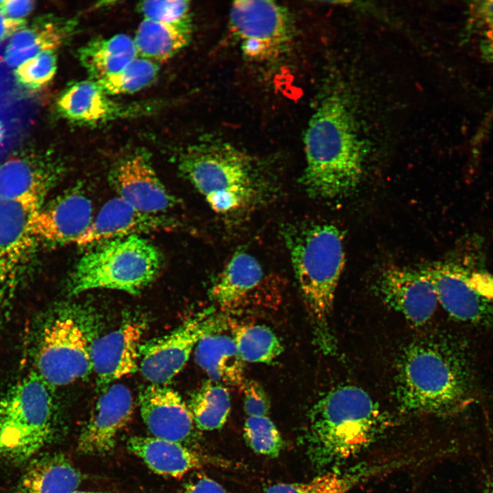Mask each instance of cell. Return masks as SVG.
<instances>
[{
  "label": "cell",
  "instance_id": "1",
  "mask_svg": "<svg viewBox=\"0 0 493 493\" xmlns=\"http://www.w3.org/2000/svg\"><path fill=\"white\" fill-rule=\"evenodd\" d=\"M471 350L465 340L437 336L414 342L398 360L395 397L406 413H440L462 405L475 386Z\"/></svg>",
  "mask_w": 493,
  "mask_h": 493
},
{
  "label": "cell",
  "instance_id": "2",
  "mask_svg": "<svg viewBox=\"0 0 493 493\" xmlns=\"http://www.w3.org/2000/svg\"><path fill=\"white\" fill-rule=\"evenodd\" d=\"M304 145L306 163L301 182L311 197L336 199L359 185L366 148L340 99L328 98L320 105L309 123Z\"/></svg>",
  "mask_w": 493,
  "mask_h": 493
},
{
  "label": "cell",
  "instance_id": "3",
  "mask_svg": "<svg viewBox=\"0 0 493 493\" xmlns=\"http://www.w3.org/2000/svg\"><path fill=\"white\" fill-rule=\"evenodd\" d=\"M387 418L363 389L346 385L325 394L311 409L303 444L318 469L360 453L383 432Z\"/></svg>",
  "mask_w": 493,
  "mask_h": 493
},
{
  "label": "cell",
  "instance_id": "4",
  "mask_svg": "<svg viewBox=\"0 0 493 493\" xmlns=\"http://www.w3.org/2000/svg\"><path fill=\"white\" fill-rule=\"evenodd\" d=\"M283 236L309 315L316 343L324 352L336 349L329 319L344 263L339 229L327 223L289 225Z\"/></svg>",
  "mask_w": 493,
  "mask_h": 493
},
{
  "label": "cell",
  "instance_id": "5",
  "mask_svg": "<svg viewBox=\"0 0 493 493\" xmlns=\"http://www.w3.org/2000/svg\"><path fill=\"white\" fill-rule=\"evenodd\" d=\"M178 169L210 207L222 214L263 202L273 186L257 162L227 142L192 145L179 157Z\"/></svg>",
  "mask_w": 493,
  "mask_h": 493
},
{
  "label": "cell",
  "instance_id": "6",
  "mask_svg": "<svg viewBox=\"0 0 493 493\" xmlns=\"http://www.w3.org/2000/svg\"><path fill=\"white\" fill-rule=\"evenodd\" d=\"M102 327L100 314L88 303L55 305L40 327L35 371L54 388L87 378L93 372L92 346Z\"/></svg>",
  "mask_w": 493,
  "mask_h": 493
},
{
  "label": "cell",
  "instance_id": "7",
  "mask_svg": "<svg viewBox=\"0 0 493 493\" xmlns=\"http://www.w3.org/2000/svg\"><path fill=\"white\" fill-rule=\"evenodd\" d=\"M164 258L141 236L119 238L94 245L77 262L67 282L68 294L95 289L138 294L158 276Z\"/></svg>",
  "mask_w": 493,
  "mask_h": 493
},
{
  "label": "cell",
  "instance_id": "8",
  "mask_svg": "<svg viewBox=\"0 0 493 493\" xmlns=\"http://www.w3.org/2000/svg\"><path fill=\"white\" fill-rule=\"evenodd\" d=\"M53 388L34 371L0 398L1 457L23 462L49 442L55 426Z\"/></svg>",
  "mask_w": 493,
  "mask_h": 493
},
{
  "label": "cell",
  "instance_id": "9",
  "mask_svg": "<svg viewBox=\"0 0 493 493\" xmlns=\"http://www.w3.org/2000/svg\"><path fill=\"white\" fill-rule=\"evenodd\" d=\"M40 207L0 197V325L11 309L38 245L32 223Z\"/></svg>",
  "mask_w": 493,
  "mask_h": 493
},
{
  "label": "cell",
  "instance_id": "10",
  "mask_svg": "<svg viewBox=\"0 0 493 493\" xmlns=\"http://www.w3.org/2000/svg\"><path fill=\"white\" fill-rule=\"evenodd\" d=\"M225 318L214 307L198 312L171 332L141 344L139 369L150 384L167 385L185 366L199 340L219 333Z\"/></svg>",
  "mask_w": 493,
  "mask_h": 493
},
{
  "label": "cell",
  "instance_id": "11",
  "mask_svg": "<svg viewBox=\"0 0 493 493\" xmlns=\"http://www.w3.org/2000/svg\"><path fill=\"white\" fill-rule=\"evenodd\" d=\"M230 27L248 58L265 60L277 57L293 34L289 11L272 1H236L230 9Z\"/></svg>",
  "mask_w": 493,
  "mask_h": 493
},
{
  "label": "cell",
  "instance_id": "12",
  "mask_svg": "<svg viewBox=\"0 0 493 493\" xmlns=\"http://www.w3.org/2000/svg\"><path fill=\"white\" fill-rule=\"evenodd\" d=\"M438 303L455 319L472 325H493V278L453 262L427 268Z\"/></svg>",
  "mask_w": 493,
  "mask_h": 493
},
{
  "label": "cell",
  "instance_id": "13",
  "mask_svg": "<svg viewBox=\"0 0 493 493\" xmlns=\"http://www.w3.org/2000/svg\"><path fill=\"white\" fill-rule=\"evenodd\" d=\"M110 180L118 197L141 212L163 215L177 205L145 153L121 159L111 169Z\"/></svg>",
  "mask_w": 493,
  "mask_h": 493
},
{
  "label": "cell",
  "instance_id": "14",
  "mask_svg": "<svg viewBox=\"0 0 493 493\" xmlns=\"http://www.w3.org/2000/svg\"><path fill=\"white\" fill-rule=\"evenodd\" d=\"M145 328L142 319L129 318L114 330L95 339L91 358L99 392H103L119 379L138 370L139 349Z\"/></svg>",
  "mask_w": 493,
  "mask_h": 493
},
{
  "label": "cell",
  "instance_id": "15",
  "mask_svg": "<svg viewBox=\"0 0 493 493\" xmlns=\"http://www.w3.org/2000/svg\"><path fill=\"white\" fill-rule=\"evenodd\" d=\"M377 290L388 307L416 326L427 323L438 303L435 286L427 269L389 268L381 275Z\"/></svg>",
  "mask_w": 493,
  "mask_h": 493
},
{
  "label": "cell",
  "instance_id": "16",
  "mask_svg": "<svg viewBox=\"0 0 493 493\" xmlns=\"http://www.w3.org/2000/svg\"><path fill=\"white\" fill-rule=\"evenodd\" d=\"M134 398L129 388L114 383L101 392L88 422L77 441V449L85 454L102 455L114 447L118 438L131 418Z\"/></svg>",
  "mask_w": 493,
  "mask_h": 493
},
{
  "label": "cell",
  "instance_id": "17",
  "mask_svg": "<svg viewBox=\"0 0 493 493\" xmlns=\"http://www.w3.org/2000/svg\"><path fill=\"white\" fill-rule=\"evenodd\" d=\"M91 200L81 191L68 192L40 207L33 219L32 231L38 243L49 246L75 243L93 219Z\"/></svg>",
  "mask_w": 493,
  "mask_h": 493
},
{
  "label": "cell",
  "instance_id": "18",
  "mask_svg": "<svg viewBox=\"0 0 493 493\" xmlns=\"http://www.w3.org/2000/svg\"><path fill=\"white\" fill-rule=\"evenodd\" d=\"M138 405L152 436L182 444L192 436L195 425L189 407L180 394L167 385L143 387L138 394Z\"/></svg>",
  "mask_w": 493,
  "mask_h": 493
},
{
  "label": "cell",
  "instance_id": "19",
  "mask_svg": "<svg viewBox=\"0 0 493 493\" xmlns=\"http://www.w3.org/2000/svg\"><path fill=\"white\" fill-rule=\"evenodd\" d=\"M176 225L175 221L164 215L141 212L118 197L103 205L75 244L94 246L116 238L170 229Z\"/></svg>",
  "mask_w": 493,
  "mask_h": 493
},
{
  "label": "cell",
  "instance_id": "20",
  "mask_svg": "<svg viewBox=\"0 0 493 493\" xmlns=\"http://www.w3.org/2000/svg\"><path fill=\"white\" fill-rule=\"evenodd\" d=\"M58 175L54 164L42 157L27 152L14 154L0 164V197L41 207Z\"/></svg>",
  "mask_w": 493,
  "mask_h": 493
},
{
  "label": "cell",
  "instance_id": "21",
  "mask_svg": "<svg viewBox=\"0 0 493 493\" xmlns=\"http://www.w3.org/2000/svg\"><path fill=\"white\" fill-rule=\"evenodd\" d=\"M268 279L258 260L236 251L210 290V299L223 309H234L263 290Z\"/></svg>",
  "mask_w": 493,
  "mask_h": 493
},
{
  "label": "cell",
  "instance_id": "22",
  "mask_svg": "<svg viewBox=\"0 0 493 493\" xmlns=\"http://www.w3.org/2000/svg\"><path fill=\"white\" fill-rule=\"evenodd\" d=\"M127 446L151 470L161 475L181 477L204 463L199 455L185 444L153 436L131 437Z\"/></svg>",
  "mask_w": 493,
  "mask_h": 493
},
{
  "label": "cell",
  "instance_id": "23",
  "mask_svg": "<svg viewBox=\"0 0 493 493\" xmlns=\"http://www.w3.org/2000/svg\"><path fill=\"white\" fill-rule=\"evenodd\" d=\"M194 351L196 362L210 381L242 388L246 380L244 362L232 338L220 333L207 334L199 340Z\"/></svg>",
  "mask_w": 493,
  "mask_h": 493
},
{
  "label": "cell",
  "instance_id": "24",
  "mask_svg": "<svg viewBox=\"0 0 493 493\" xmlns=\"http://www.w3.org/2000/svg\"><path fill=\"white\" fill-rule=\"evenodd\" d=\"M57 108L69 121L88 123L123 114L121 106L92 79L75 82L65 89L57 101Z\"/></svg>",
  "mask_w": 493,
  "mask_h": 493
},
{
  "label": "cell",
  "instance_id": "25",
  "mask_svg": "<svg viewBox=\"0 0 493 493\" xmlns=\"http://www.w3.org/2000/svg\"><path fill=\"white\" fill-rule=\"evenodd\" d=\"M81 481L80 472L64 455L49 454L31 462L17 493H71Z\"/></svg>",
  "mask_w": 493,
  "mask_h": 493
},
{
  "label": "cell",
  "instance_id": "26",
  "mask_svg": "<svg viewBox=\"0 0 493 493\" xmlns=\"http://www.w3.org/2000/svg\"><path fill=\"white\" fill-rule=\"evenodd\" d=\"M138 55L134 39L123 34L94 39L78 53L82 66L95 81L118 73Z\"/></svg>",
  "mask_w": 493,
  "mask_h": 493
},
{
  "label": "cell",
  "instance_id": "27",
  "mask_svg": "<svg viewBox=\"0 0 493 493\" xmlns=\"http://www.w3.org/2000/svg\"><path fill=\"white\" fill-rule=\"evenodd\" d=\"M71 22H39L23 27L12 36L2 56L8 68L21 63L45 51H55L71 33Z\"/></svg>",
  "mask_w": 493,
  "mask_h": 493
},
{
  "label": "cell",
  "instance_id": "28",
  "mask_svg": "<svg viewBox=\"0 0 493 493\" xmlns=\"http://www.w3.org/2000/svg\"><path fill=\"white\" fill-rule=\"evenodd\" d=\"M190 34V23L173 24L144 18L134 41L141 58L164 62L187 45Z\"/></svg>",
  "mask_w": 493,
  "mask_h": 493
},
{
  "label": "cell",
  "instance_id": "29",
  "mask_svg": "<svg viewBox=\"0 0 493 493\" xmlns=\"http://www.w3.org/2000/svg\"><path fill=\"white\" fill-rule=\"evenodd\" d=\"M392 466H362L349 470L329 471L306 482L274 484L264 493H349L361 483Z\"/></svg>",
  "mask_w": 493,
  "mask_h": 493
},
{
  "label": "cell",
  "instance_id": "30",
  "mask_svg": "<svg viewBox=\"0 0 493 493\" xmlns=\"http://www.w3.org/2000/svg\"><path fill=\"white\" fill-rule=\"evenodd\" d=\"M188 406L197 427L215 430L223 426L229 414V392L223 385L209 380L191 394Z\"/></svg>",
  "mask_w": 493,
  "mask_h": 493
},
{
  "label": "cell",
  "instance_id": "31",
  "mask_svg": "<svg viewBox=\"0 0 493 493\" xmlns=\"http://www.w3.org/2000/svg\"><path fill=\"white\" fill-rule=\"evenodd\" d=\"M232 338L244 362L268 364L283 351L278 337L264 325L236 326Z\"/></svg>",
  "mask_w": 493,
  "mask_h": 493
},
{
  "label": "cell",
  "instance_id": "32",
  "mask_svg": "<svg viewBox=\"0 0 493 493\" xmlns=\"http://www.w3.org/2000/svg\"><path fill=\"white\" fill-rule=\"evenodd\" d=\"M158 72L156 62L137 57L118 73L96 81L109 94H126L149 86Z\"/></svg>",
  "mask_w": 493,
  "mask_h": 493
},
{
  "label": "cell",
  "instance_id": "33",
  "mask_svg": "<svg viewBox=\"0 0 493 493\" xmlns=\"http://www.w3.org/2000/svg\"><path fill=\"white\" fill-rule=\"evenodd\" d=\"M244 438L257 453L275 457L283 446L282 437L267 416H248L244 426Z\"/></svg>",
  "mask_w": 493,
  "mask_h": 493
},
{
  "label": "cell",
  "instance_id": "34",
  "mask_svg": "<svg viewBox=\"0 0 493 493\" xmlns=\"http://www.w3.org/2000/svg\"><path fill=\"white\" fill-rule=\"evenodd\" d=\"M57 69L55 51L40 53L23 62L14 71L16 82L22 88L36 90L43 88L53 78Z\"/></svg>",
  "mask_w": 493,
  "mask_h": 493
},
{
  "label": "cell",
  "instance_id": "35",
  "mask_svg": "<svg viewBox=\"0 0 493 493\" xmlns=\"http://www.w3.org/2000/svg\"><path fill=\"white\" fill-rule=\"evenodd\" d=\"M139 10L144 18L173 24L190 23L187 1H146L140 3Z\"/></svg>",
  "mask_w": 493,
  "mask_h": 493
},
{
  "label": "cell",
  "instance_id": "36",
  "mask_svg": "<svg viewBox=\"0 0 493 493\" xmlns=\"http://www.w3.org/2000/svg\"><path fill=\"white\" fill-rule=\"evenodd\" d=\"M242 390L244 392V410L247 416H267L270 403L262 386L255 381L246 380Z\"/></svg>",
  "mask_w": 493,
  "mask_h": 493
},
{
  "label": "cell",
  "instance_id": "37",
  "mask_svg": "<svg viewBox=\"0 0 493 493\" xmlns=\"http://www.w3.org/2000/svg\"><path fill=\"white\" fill-rule=\"evenodd\" d=\"M35 8V2L29 0L2 1L0 10L8 18L23 20L29 15Z\"/></svg>",
  "mask_w": 493,
  "mask_h": 493
},
{
  "label": "cell",
  "instance_id": "38",
  "mask_svg": "<svg viewBox=\"0 0 493 493\" xmlns=\"http://www.w3.org/2000/svg\"><path fill=\"white\" fill-rule=\"evenodd\" d=\"M184 493H229L220 483L204 475H197L186 486Z\"/></svg>",
  "mask_w": 493,
  "mask_h": 493
},
{
  "label": "cell",
  "instance_id": "39",
  "mask_svg": "<svg viewBox=\"0 0 493 493\" xmlns=\"http://www.w3.org/2000/svg\"><path fill=\"white\" fill-rule=\"evenodd\" d=\"M470 24L486 26L493 21V0L480 1L471 6Z\"/></svg>",
  "mask_w": 493,
  "mask_h": 493
},
{
  "label": "cell",
  "instance_id": "40",
  "mask_svg": "<svg viewBox=\"0 0 493 493\" xmlns=\"http://www.w3.org/2000/svg\"><path fill=\"white\" fill-rule=\"evenodd\" d=\"M8 110L0 105V151L5 148L11 140L16 127L14 123H17Z\"/></svg>",
  "mask_w": 493,
  "mask_h": 493
},
{
  "label": "cell",
  "instance_id": "41",
  "mask_svg": "<svg viewBox=\"0 0 493 493\" xmlns=\"http://www.w3.org/2000/svg\"><path fill=\"white\" fill-rule=\"evenodd\" d=\"M26 21L6 18L0 10V43L13 33L25 27Z\"/></svg>",
  "mask_w": 493,
  "mask_h": 493
},
{
  "label": "cell",
  "instance_id": "42",
  "mask_svg": "<svg viewBox=\"0 0 493 493\" xmlns=\"http://www.w3.org/2000/svg\"><path fill=\"white\" fill-rule=\"evenodd\" d=\"M481 50L484 58L493 64V21L484 28L481 40Z\"/></svg>",
  "mask_w": 493,
  "mask_h": 493
},
{
  "label": "cell",
  "instance_id": "43",
  "mask_svg": "<svg viewBox=\"0 0 493 493\" xmlns=\"http://www.w3.org/2000/svg\"><path fill=\"white\" fill-rule=\"evenodd\" d=\"M71 493H105L103 492H97V491H85V490H75L74 492Z\"/></svg>",
  "mask_w": 493,
  "mask_h": 493
},
{
  "label": "cell",
  "instance_id": "44",
  "mask_svg": "<svg viewBox=\"0 0 493 493\" xmlns=\"http://www.w3.org/2000/svg\"><path fill=\"white\" fill-rule=\"evenodd\" d=\"M484 493H493V483H491L490 485H488V488H486Z\"/></svg>",
  "mask_w": 493,
  "mask_h": 493
}]
</instances>
